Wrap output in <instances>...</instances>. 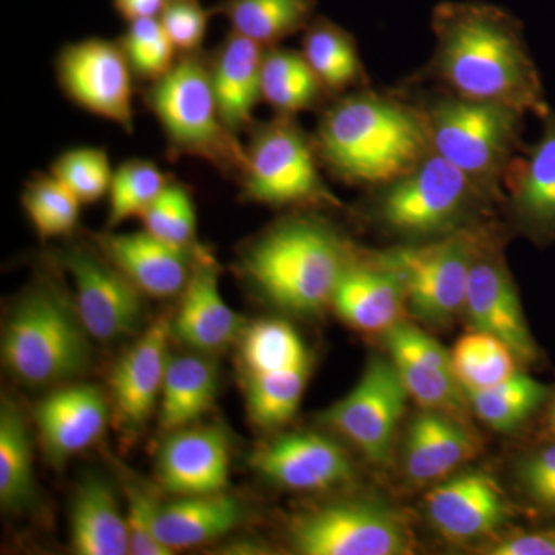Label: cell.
Masks as SVG:
<instances>
[{"instance_id": "obj_16", "label": "cell", "mask_w": 555, "mask_h": 555, "mask_svg": "<svg viewBox=\"0 0 555 555\" xmlns=\"http://www.w3.org/2000/svg\"><path fill=\"white\" fill-rule=\"evenodd\" d=\"M268 480L292 491H324L356 476L337 441L321 434H288L259 449L251 460Z\"/></svg>"}, {"instance_id": "obj_12", "label": "cell", "mask_w": 555, "mask_h": 555, "mask_svg": "<svg viewBox=\"0 0 555 555\" xmlns=\"http://www.w3.org/2000/svg\"><path fill=\"white\" fill-rule=\"evenodd\" d=\"M57 79L73 102L131 130L133 68L122 46L105 39L69 43L57 57Z\"/></svg>"}, {"instance_id": "obj_27", "label": "cell", "mask_w": 555, "mask_h": 555, "mask_svg": "<svg viewBox=\"0 0 555 555\" xmlns=\"http://www.w3.org/2000/svg\"><path fill=\"white\" fill-rule=\"evenodd\" d=\"M238 500L224 492L185 495L156 511V537L171 553L203 545L232 531L243 518Z\"/></svg>"}, {"instance_id": "obj_8", "label": "cell", "mask_w": 555, "mask_h": 555, "mask_svg": "<svg viewBox=\"0 0 555 555\" xmlns=\"http://www.w3.org/2000/svg\"><path fill=\"white\" fill-rule=\"evenodd\" d=\"M485 235L456 230L443 238L390 248L377 258L406 294L408 312L427 326H448L462 315L470 269Z\"/></svg>"}, {"instance_id": "obj_46", "label": "cell", "mask_w": 555, "mask_h": 555, "mask_svg": "<svg viewBox=\"0 0 555 555\" xmlns=\"http://www.w3.org/2000/svg\"><path fill=\"white\" fill-rule=\"evenodd\" d=\"M210 14L201 0H166L159 21L177 50L192 54L206 38Z\"/></svg>"}, {"instance_id": "obj_32", "label": "cell", "mask_w": 555, "mask_h": 555, "mask_svg": "<svg viewBox=\"0 0 555 555\" xmlns=\"http://www.w3.org/2000/svg\"><path fill=\"white\" fill-rule=\"evenodd\" d=\"M302 56L326 90H345L363 75L356 40L324 17H313L306 28Z\"/></svg>"}, {"instance_id": "obj_14", "label": "cell", "mask_w": 555, "mask_h": 555, "mask_svg": "<svg viewBox=\"0 0 555 555\" xmlns=\"http://www.w3.org/2000/svg\"><path fill=\"white\" fill-rule=\"evenodd\" d=\"M64 262L75 283L76 310L91 338L113 343L138 331L141 291L130 278L86 248H72Z\"/></svg>"}, {"instance_id": "obj_9", "label": "cell", "mask_w": 555, "mask_h": 555, "mask_svg": "<svg viewBox=\"0 0 555 555\" xmlns=\"http://www.w3.org/2000/svg\"><path fill=\"white\" fill-rule=\"evenodd\" d=\"M244 189L248 198L269 206H338L318 170L309 139L283 115L255 130L246 149Z\"/></svg>"}, {"instance_id": "obj_37", "label": "cell", "mask_w": 555, "mask_h": 555, "mask_svg": "<svg viewBox=\"0 0 555 555\" xmlns=\"http://www.w3.org/2000/svg\"><path fill=\"white\" fill-rule=\"evenodd\" d=\"M513 474L526 511L540 525L555 526V438H542L521 452Z\"/></svg>"}, {"instance_id": "obj_4", "label": "cell", "mask_w": 555, "mask_h": 555, "mask_svg": "<svg viewBox=\"0 0 555 555\" xmlns=\"http://www.w3.org/2000/svg\"><path fill=\"white\" fill-rule=\"evenodd\" d=\"M90 338L78 310L56 287L40 284L21 298L9 318L3 364L24 385H62L89 369Z\"/></svg>"}, {"instance_id": "obj_25", "label": "cell", "mask_w": 555, "mask_h": 555, "mask_svg": "<svg viewBox=\"0 0 555 555\" xmlns=\"http://www.w3.org/2000/svg\"><path fill=\"white\" fill-rule=\"evenodd\" d=\"M332 305L349 326L382 335L403 321L404 310H408L400 278L378 262L374 268L349 264Z\"/></svg>"}, {"instance_id": "obj_30", "label": "cell", "mask_w": 555, "mask_h": 555, "mask_svg": "<svg viewBox=\"0 0 555 555\" xmlns=\"http://www.w3.org/2000/svg\"><path fill=\"white\" fill-rule=\"evenodd\" d=\"M38 500L27 423L16 404L0 409V503L3 511L24 513Z\"/></svg>"}, {"instance_id": "obj_39", "label": "cell", "mask_w": 555, "mask_h": 555, "mask_svg": "<svg viewBox=\"0 0 555 555\" xmlns=\"http://www.w3.org/2000/svg\"><path fill=\"white\" fill-rule=\"evenodd\" d=\"M80 201L53 175L33 179L24 193V207L40 238L67 235L79 218Z\"/></svg>"}, {"instance_id": "obj_47", "label": "cell", "mask_w": 555, "mask_h": 555, "mask_svg": "<svg viewBox=\"0 0 555 555\" xmlns=\"http://www.w3.org/2000/svg\"><path fill=\"white\" fill-rule=\"evenodd\" d=\"M488 555H555V526L539 525L528 531H516L505 539L486 545Z\"/></svg>"}, {"instance_id": "obj_13", "label": "cell", "mask_w": 555, "mask_h": 555, "mask_svg": "<svg viewBox=\"0 0 555 555\" xmlns=\"http://www.w3.org/2000/svg\"><path fill=\"white\" fill-rule=\"evenodd\" d=\"M463 315L473 331L486 332L505 343L521 366L542 361L505 259L486 236L470 269Z\"/></svg>"}, {"instance_id": "obj_21", "label": "cell", "mask_w": 555, "mask_h": 555, "mask_svg": "<svg viewBox=\"0 0 555 555\" xmlns=\"http://www.w3.org/2000/svg\"><path fill=\"white\" fill-rule=\"evenodd\" d=\"M171 327L164 318L145 328L113 372L112 392L120 422L137 429L147 422L163 390Z\"/></svg>"}, {"instance_id": "obj_11", "label": "cell", "mask_w": 555, "mask_h": 555, "mask_svg": "<svg viewBox=\"0 0 555 555\" xmlns=\"http://www.w3.org/2000/svg\"><path fill=\"white\" fill-rule=\"evenodd\" d=\"M409 398L393 361L374 357L360 382L323 412L321 420L360 449L372 465L386 466L392 460Z\"/></svg>"}, {"instance_id": "obj_48", "label": "cell", "mask_w": 555, "mask_h": 555, "mask_svg": "<svg viewBox=\"0 0 555 555\" xmlns=\"http://www.w3.org/2000/svg\"><path fill=\"white\" fill-rule=\"evenodd\" d=\"M124 20L133 22L145 17H159L166 0H113Z\"/></svg>"}, {"instance_id": "obj_35", "label": "cell", "mask_w": 555, "mask_h": 555, "mask_svg": "<svg viewBox=\"0 0 555 555\" xmlns=\"http://www.w3.org/2000/svg\"><path fill=\"white\" fill-rule=\"evenodd\" d=\"M247 375L268 374L310 364L308 349L294 326L283 320H264L248 327L241 346Z\"/></svg>"}, {"instance_id": "obj_5", "label": "cell", "mask_w": 555, "mask_h": 555, "mask_svg": "<svg viewBox=\"0 0 555 555\" xmlns=\"http://www.w3.org/2000/svg\"><path fill=\"white\" fill-rule=\"evenodd\" d=\"M524 116L507 105L452 94L426 113L430 147L488 195H499L520 147Z\"/></svg>"}, {"instance_id": "obj_49", "label": "cell", "mask_w": 555, "mask_h": 555, "mask_svg": "<svg viewBox=\"0 0 555 555\" xmlns=\"http://www.w3.org/2000/svg\"><path fill=\"white\" fill-rule=\"evenodd\" d=\"M545 415H543V438H555V392L551 390V396L545 404Z\"/></svg>"}, {"instance_id": "obj_3", "label": "cell", "mask_w": 555, "mask_h": 555, "mask_svg": "<svg viewBox=\"0 0 555 555\" xmlns=\"http://www.w3.org/2000/svg\"><path fill=\"white\" fill-rule=\"evenodd\" d=\"M349 264L337 233L312 219L278 225L244 258L255 287L278 308L295 313H317L331 305Z\"/></svg>"}, {"instance_id": "obj_22", "label": "cell", "mask_w": 555, "mask_h": 555, "mask_svg": "<svg viewBox=\"0 0 555 555\" xmlns=\"http://www.w3.org/2000/svg\"><path fill=\"white\" fill-rule=\"evenodd\" d=\"M241 321L219 291L214 259L198 251L193 258L192 275L184 287L173 332L179 341L199 352H215L238 337Z\"/></svg>"}, {"instance_id": "obj_33", "label": "cell", "mask_w": 555, "mask_h": 555, "mask_svg": "<svg viewBox=\"0 0 555 555\" xmlns=\"http://www.w3.org/2000/svg\"><path fill=\"white\" fill-rule=\"evenodd\" d=\"M324 89L308 61L297 51L273 49L262 60V100L281 115L308 109L320 100Z\"/></svg>"}, {"instance_id": "obj_18", "label": "cell", "mask_w": 555, "mask_h": 555, "mask_svg": "<svg viewBox=\"0 0 555 555\" xmlns=\"http://www.w3.org/2000/svg\"><path fill=\"white\" fill-rule=\"evenodd\" d=\"M156 476L167 492L179 496L224 492L230 476L228 436L218 427L173 430L160 448Z\"/></svg>"}, {"instance_id": "obj_24", "label": "cell", "mask_w": 555, "mask_h": 555, "mask_svg": "<svg viewBox=\"0 0 555 555\" xmlns=\"http://www.w3.org/2000/svg\"><path fill=\"white\" fill-rule=\"evenodd\" d=\"M262 60L264 47L230 31L208 67L221 118L235 134L250 126L251 115L262 100Z\"/></svg>"}, {"instance_id": "obj_31", "label": "cell", "mask_w": 555, "mask_h": 555, "mask_svg": "<svg viewBox=\"0 0 555 555\" xmlns=\"http://www.w3.org/2000/svg\"><path fill=\"white\" fill-rule=\"evenodd\" d=\"M550 396L551 387L521 369L499 385L466 392L470 411L499 433H511L524 426L545 408Z\"/></svg>"}, {"instance_id": "obj_15", "label": "cell", "mask_w": 555, "mask_h": 555, "mask_svg": "<svg viewBox=\"0 0 555 555\" xmlns=\"http://www.w3.org/2000/svg\"><path fill=\"white\" fill-rule=\"evenodd\" d=\"M425 505L438 534L462 545L495 534L516 514L494 477L478 469L465 470L434 486Z\"/></svg>"}, {"instance_id": "obj_45", "label": "cell", "mask_w": 555, "mask_h": 555, "mask_svg": "<svg viewBox=\"0 0 555 555\" xmlns=\"http://www.w3.org/2000/svg\"><path fill=\"white\" fill-rule=\"evenodd\" d=\"M127 511L126 521L129 529L130 554L134 555H170L159 542L155 532L156 511L158 503L147 489L129 485L126 488Z\"/></svg>"}, {"instance_id": "obj_36", "label": "cell", "mask_w": 555, "mask_h": 555, "mask_svg": "<svg viewBox=\"0 0 555 555\" xmlns=\"http://www.w3.org/2000/svg\"><path fill=\"white\" fill-rule=\"evenodd\" d=\"M310 375V364L247 375V406L262 427L286 425L297 414Z\"/></svg>"}, {"instance_id": "obj_2", "label": "cell", "mask_w": 555, "mask_h": 555, "mask_svg": "<svg viewBox=\"0 0 555 555\" xmlns=\"http://www.w3.org/2000/svg\"><path fill=\"white\" fill-rule=\"evenodd\" d=\"M318 147L346 181L379 188L433 153L426 115L375 93L350 94L332 105L321 119Z\"/></svg>"}, {"instance_id": "obj_42", "label": "cell", "mask_w": 555, "mask_h": 555, "mask_svg": "<svg viewBox=\"0 0 555 555\" xmlns=\"http://www.w3.org/2000/svg\"><path fill=\"white\" fill-rule=\"evenodd\" d=\"M51 175L67 185L82 204L96 203L109 192L113 171L101 149L68 150L51 167Z\"/></svg>"}, {"instance_id": "obj_34", "label": "cell", "mask_w": 555, "mask_h": 555, "mask_svg": "<svg viewBox=\"0 0 555 555\" xmlns=\"http://www.w3.org/2000/svg\"><path fill=\"white\" fill-rule=\"evenodd\" d=\"M452 371L465 392L499 385L520 371L513 350L481 331L460 337L451 352Z\"/></svg>"}, {"instance_id": "obj_28", "label": "cell", "mask_w": 555, "mask_h": 555, "mask_svg": "<svg viewBox=\"0 0 555 555\" xmlns=\"http://www.w3.org/2000/svg\"><path fill=\"white\" fill-rule=\"evenodd\" d=\"M217 390V367L211 361L198 356L169 358L160 390V427L173 433L192 425L211 408Z\"/></svg>"}, {"instance_id": "obj_41", "label": "cell", "mask_w": 555, "mask_h": 555, "mask_svg": "<svg viewBox=\"0 0 555 555\" xmlns=\"http://www.w3.org/2000/svg\"><path fill=\"white\" fill-rule=\"evenodd\" d=\"M131 68L141 78L158 80L177 64V47L164 30L159 17L129 22L122 43Z\"/></svg>"}, {"instance_id": "obj_1", "label": "cell", "mask_w": 555, "mask_h": 555, "mask_svg": "<svg viewBox=\"0 0 555 555\" xmlns=\"http://www.w3.org/2000/svg\"><path fill=\"white\" fill-rule=\"evenodd\" d=\"M436 53L433 72L467 100L496 102L534 113H550L542 79L513 13L478 0H444L430 17Z\"/></svg>"}, {"instance_id": "obj_7", "label": "cell", "mask_w": 555, "mask_h": 555, "mask_svg": "<svg viewBox=\"0 0 555 555\" xmlns=\"http://www.w3.org/2000/svg\"><path fill=\"white\" fill-rule=\"evenodd\" d=\"M489 198L477 182L433 152L414 170L383 185L377 217L404 238L438 240L466 229Z\"/></svg>"}, {"instance_id": "obj_6", "label": "cell", "mask_w": 555, "mask_h": 555, "mask_svg": "<svg viewBox=\"0 0 555 555\" xmlns=\"http://www.w3.org/2000/svg\"><path fill=\"white\" fill-rule=\"evenodd\" d=\"M149 104L175 150L243 177L246 149L222 120L210 72L193 53L153 82Z\"/></svg>"}, {"instance_id": "obj_26", "label": "cell", "mask_w": 555, "mask_h": 555, "mask_svg": "<svg viewBox=\"0 0 555 555\" xmlns=\"http://www.w3.org/2000/svg\"><path fill=\"white\" fill-rule=\"evenodd\" d=\"M69 528L76 554H130L126 514L104 477L90 474L80 481L73 496Z\"/></svg>"}, {"instance_id": "obj_10", "label": "cell", "mask_w": 555, "mask_h": 555, "mask_svg": "<svg viewBox=\"0 0 555 555\" xmlns=\"http://www.w3.org/2000/svg\"><path fill=\"white\" fill-rule=\"evenodd\" d=\"M302 555H408L415 551L411 528L393 507L369 500L332 503L295 518L288 528Z\"/></svg>"}, {"instance_id": "obj_19", "label": "cell", "mask_w": 555, "mask_h": 555, "mask_svg": "<svg viewBox=\"0 0 555 555\" xmlns=\"http://www.w3.org/2000/svg\"><path fill=\"white\" fill-rule=\"evenodd\" d=\"M542 120L539 141L511 164L505 184L518 228L546 244L555 241V112Z\"/></svg>"}, {"instance_id": "obj_40", "label": "cell", "mask_w": 555, "mask_h": 555, "mask_svg": "<svg viewBox=\"0 0 555 555\" xmlns=\"http://www.w3.org/2000/svg\"><path fill=\"white\" fill-rule=\"evenodd\" d=\"M392 361L406 386L409 396L414 398L420 406L443 412L466 422L467 412L470 411L469 401L454 372L411 361Z\"/></svg>"}, {"instance_id": "obj_38", "label": "cell", "mask_w": 555, "mask_h": 555, "mask_svg": "<svg viewBox=\"0 0 555 555\" xmlns=\"http://www.w3.org/2000/svg\"><path fill=\"white\" fill-rule=\"evenodd\" d=\"M169 185V178L149 160L134 159L122 164L113 173L109 185L108 225L142 217L145 210Z\"/></svg>"}, {"instance_id": "obj_20", "label": "cell", "mask_w": 555, "mask_h": 555, "mask_svg": "<svg viewBox=\"0 0 555 555\" xmlns=\"http://www.w3.org/2000/svg\"><path fill=\"white\" fill-rule=\"evenodd\" d=\"M107 422V400L91 385L56 390L42 400L36 411L40 440L54 465L96 443Z\"/></svg>"}, {"instance_id": "obj_44", "label": "cell", "mask_w": 555, "mask_h": 555, "mask_svg": "<svg viewBox=\"0 0 555 555\" xmlns=\"http://www.w3.org/2000/svg\"><path fill=\"white\" fill-rule=\"evenodd\" d=\"M383 338L392 360L411 361V363L454 372L451 352L414 324L400 321L397 326L387 331Z\"/></svg>"}, {"instance_id": "obj_17", "label": "cell", "mask_w": 555, "mask_h": 555, "mask_svg": "<svg viewBox=\"0 0 555 555\" xmlns=\"http://www.w3.org/2000/svg\"><path fill=\"white\" fill-rule=\"evenodd\" d=\"M478 452L480 440L465 420L422 408L404 434V477L416 486L440 483L476 459Z\"/></svg>"}, {"instance_id": "obj_23", "label": "cell", "mask_w": 555, "mask_h": 555, "mask_svg": "<svg viewBox=\"0 0 555 555\" xmlns=\"http://www.w3.org/2000/svg\"><path fill=\"white\" fill-rule=\"evenodd\" d=\"M109 261L131 283L152 297L177 295L188 286L193 261L192 248L173 246L149 232L126 233L105 240Z\"/></svg>"}, {"instance_id": "obj_43", "label": "cell", "mask_w": 555, "mask_h": 555, "mask_svg": "<svg viewBox=\"0 0 555 555\" xmlns=\"http://www.w3.org/2000/svg\"><path fill=\"white\" fill-rule=\"evenodd\" d=\"M141 218L145 232L173 246L190 248L195 240V206L182 185L169 182Z\"/></svg>"}, {"instance_id": "obj_29", "label": "cell", "mask_w": 555, "mask_h": 555, "mask_svg": "<svg viewBox=\"0 0 555 555\" xmlns=\"http://www.w3.org/2000/svg\"><path fill=\"white\" fill-rule=\"evenodd\" d=\"M315 7V0H222L210 13L224 16L232 31L270 47L308 28Z\"/></svg>"}]
</instances>
